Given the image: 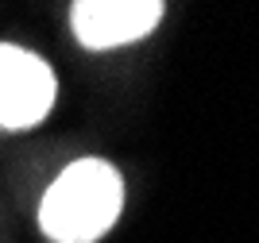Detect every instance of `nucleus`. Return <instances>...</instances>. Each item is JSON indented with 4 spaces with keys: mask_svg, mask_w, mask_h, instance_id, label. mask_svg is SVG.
<instances>
[{
    "mask_svg": "<svg viewBox=\"0 0 259 243\" xmlns=\"http://www.w3.org/2000/svg\"><path fill=\"white\" fill-rule=\"evenodd\" d=\"M58 96L54 70L27 46L0 42V127L23 131L47 120Z\"/></svg>",
    "mask_w": 259,
    "mask_h": 243,
    "instance_id": "2",
    "label": "nucleus"
},
{
    "mask_svg": "<svg viewBox=\"0 0 259 243\" xmlns=\"http://www.w3.org/2000/svg\"><path fill=\"white\" fill-rule=\"evenodd\" d=\"M124 212V178L105 159H77L51 181L39 228L51 243H97Z\"/></svg>",
    "mask_w": 259,
    "mask_h": 243,
    "instance_id": "1",
    "label": "nucleus"
},
{
    "mask_svg": "<svg viewBox=\"0 0 259 243\" xmlns=\"http://www.w3.org/2000/svg\"><path fill=\"white\" fill-rule=\"evenodd\" d=\"M162 12L159 0H77L70 8V27L85 51H116L151 35Z\"/></svg>",
    "mask_w": 259,
    "mask_h": 243,
    "instance_id": "3",
    "label": "nucleus"
}]
</instances>
